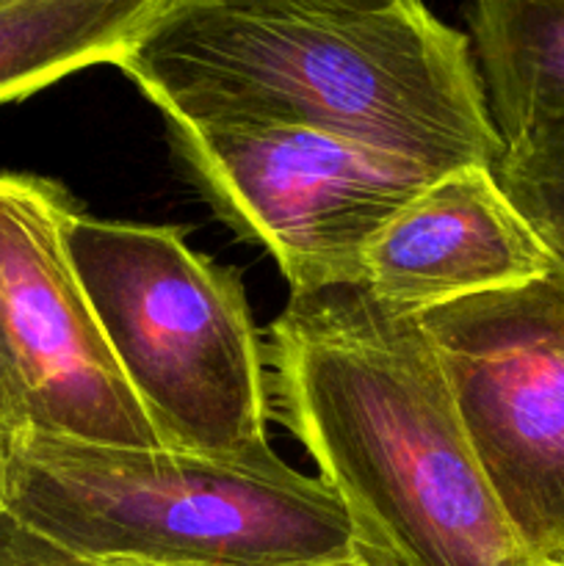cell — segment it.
<instances>
[{
    "mask_svg": "<svg viewBox=\"0 0 564 566\" xmlns=\"http://www.w3.org/2000/svg\"><path fill=\"white\" fill-rule=\"evenodd\" d=\"M468 22L503 149L564 122V0H481Z\"/></svg>",
    "mask_w": 564,
    "mask_h": 566,
    "instance_id": "9",
    "label": "cell"
},
{
    "mask_svg": "<svg viewBox=\"0 0 564 566\" xmlns=\"http://www.w3.org/2000/svg\"><path fill=\"white\" fill-rule=\"evenodd\" d=\"M553 271L551 252L498 186L462 166L431 180L368 243L363 285L407 313L529 285Z\"/></svg>",
    "mask_w": 564,
    "mask_h": 566,
    "instance_id": "8",
    "label": "cell"
},
{
    "mask_svg": "<svg viewBox=\"0 0 564 566\" xmlns=\"http://www.w3.org/2000/svg\"><path fill=\"white\" fill-rule=\"evenodd\" d=\"M28 429H31V423H28L25 398H22L20 381L11 368L3 332H0V453Z\"/></svg>",
    "mask_w": 564,
    "mask_h": 566,
    "instance_id": "13",
    "label": "cell"
},
{
    "mask_svg": "<svg viewBox=\"0 0 564 566\" xmlns=\"http://www.w3.org/2000/svg\"><path fill=\"white\" fill-rule=\"evenodd\" d=\"M0 566H97L0 506Z\"/></svg>",
    "mask_w": 564,
    "mask_h": 566,
    "instance_id": "12",
    "label": "cell"
},
{
    "mask_svg": "<svg viewBox=\"0 0 564 566\" xmlns=\"http://www.w3.org/2000/svg\"><path fill=\"white\" fill-rule=\"evenodd\" d=\"M166 0H0V103L116 64Z\"/></svg>",
    "mask_w": 564,
    "mask_h": 566,
    "instance_id": "10",
    "label": "cell"
},
{
    "mask_svg": "<svg viewBox=\"0 0 564 566\" xmlns=\"http://www.w3.org/2000/svg\"><path fill=\"white\" fill-rule=\"evenodd\" d=\"M77 210L53 180L0 171V332L31 429L160 448L66 252Z\"/></svg>",
    "mask_w": 564,
    "mask_h": 566,
    "instance_id": "7",
    "label": "cell"
},
{
    "mask_svg": "<svg viewBox=\"0 0 564 566\" xmlns=\"http://www.w3.org/2000/svg\"><path fill=\"white\" fill-rule=\"evenodd\" d=\"M114 66L169 125L304 127L440 171L503 158L470 36L415 0H166Z\"/></svg>",
    "mask_w": 564,
    "mask_h": 566,
    "instance_id": "1",
    "label": "cell"
},
{
    "mask_svg": "<svg viewBox=\"0 0 564 566\" xmlns=\"http://www.w3.org/2000/svg\"><path fill=\"white\" fill-rule=\"evenodd\" d=\"M534 566H564V564H534Z\"/></svg>",
    "mask_w": 564,
    "mask_h": 566,
    "instance_id": "16",
    "label": "cell"
},
{
    "mask_svg": "<svg viewBox=\"0 0 564 566\" xmlns=\"http://www.w3.org/2000/svg\"><path fill=\"white\" fill-rule=\"evenodd\" d=\"M540 241L551 252L553 269L564 276V227H534Z\"/></svg>",
    "mask_w": 564,
    "mask_h": 566,
    "instance_id": "14",
    "label": "cell"
},
{
    "mask_svg": "<svg viewBox=\"0 0 564 566\" xmlns=\"http://www.w3.org/2000/svg\"><path fill=\"white\" fill-rule=\"evenodd\" d=\"M166 127L210 210L276 260L291 293L363 285L376 232L446 175L304 127Z\"/></svg>",
    "mask_w": 564,
    "mask_h": 566,
    "instance_id": "5",
    "label": "cell"
},
{
    "mask_svg": "<svg viewBox=\"0 0 564 566\" xmlns=\"http://www.w3.org/2000/svg\"><path fill=\"white\" fill-rule=\"evenodd\" d=\"M495 180L531 227H564V122L503 149Z\"/></svg>",
    "mask_w": 564,
    "mask_h": 566,
    "instance_id": "11",
    "label": "cell"
},
{
    "mask_svg": "<svg viewBox=\"0 0 564 566\" xmlns=\"http://www.w3.org/2000/svg\"><path fill=\"white\" fill-rule=\"evenodd\" d=\"M271 385L365 566H534L473 457L415 313L365 285L291 293Z\"/></svg>",
    "mask_w": 564,
    "mask_h": 566,
    "instance_id": "2",
    "label": "cell"
},
{
    "mask_svg": "<svg viewBox=\"0 0 564 566\" xmlns=\"http://www.w3.org/2000/svg\"><path fill=\"white\" fill-rule=\"evenodd\" d=\"M0 506L94 564L315 566L354 558L335 492L276 453L208 459L28 429L0 453Z\"/></svg>",
    "mask_w": 564,
    "mask_h": 566,
    "instance_id": "3",
    "label": "cell"
},
{
    "mask_svg": "<svg viewBox=\"0 0 564 566\" xmlns=\"http://www.w3.org/2000/svg\"><path fill=\"white\" fill-rule=\"evenodd\" d=\"M464 437L534 564H564V276L418 315Z\"/></svg>",
    "mask_w": 564,
    "mask_h": 566,
    "instance_id": "6",
    "label": "cell"
},
{
    "mask_svg": "<svg viewBox=\"0 0 564 566\" xmlns=\"http://www.w3.org/2000/svg\"><path fill=\"white\" fill-rule=\"evenodd\" d=\"M64 238L158 446L232 462L274 453L263 346L236 271L194 252L180 227L75 210Z\"/></svg>",
    "mask_w": 564,
    "mask_h": 566,
    "instance_id": "4",
    "label": "cell"
},
{
    "mask_svg": "<svg viewBox=\"0 0 564 566\" xmlns=\"http://www.w3.org/2000/svg\"><path fill=\"white\" fill-rule=\"evenodd\" d=\"M94 564V562H92ZM97 566H130V564H97ZM315 566H365L357 558H343V562H332V564H315Z\"/></svg>",
    "mask_w": 564,
    "mask_h": 566,
    "instance_id": "15",
    "label": "cell"
}]
</instances>
